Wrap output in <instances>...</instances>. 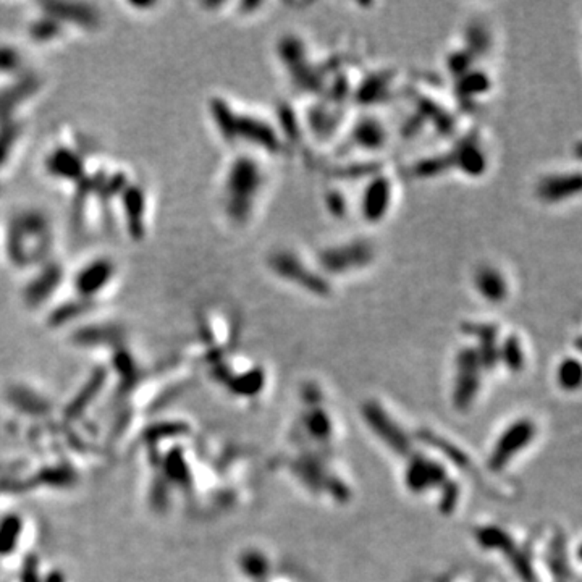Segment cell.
I'll return each instance as SVG.
<instances>
[{"label": "cell", "instance_id": "6da1fadb", "mask_svg": "<svg viewBox=\"0 0 582 582\" xmlns=\"http://www.w3.org/2000/svg\"><path fill=\"white\" fill-rule=\"evenodd\" d=\"M260 186V172L251 161H239L228 175V209L234 217H244L251 211L253 199Z\"/></svg>", "mask_w": 582, "mask_h": 582}, {"label": "cell", "instance_id": "3957f363", "mask_svg": "<svg viewBox=\"0 0 582 582\" xmlns=\"http://www.w3.org/2000/svg\"><path fill=\"white\" fill-rule=\"evenodd\" d=\"M474 287L477 288V293L490 303L502 301L507 296V282H505L502 272L490 265L477 270L474 275Z\"/></svg>", "mask_w": 582, "mask_h": 582}, {"label": "cell", "instance_id": "7a4b0ae2", "mask_svg": "<svg viewBox=\"0 0 582 582\" xmlns=\"http://www.w3.org/2000/svg\"><path fill=\"white\" fill-rule=\"evenodd\" d=\"M579 191V175L576 173L571 177L569 173H553L547 178H544L539 183L537 193L542 201L545 202H560L565 201Z\"/></svg>", "mask_w": 582, "mask_h": 582}, {"label": "cell", "instance_id": "277c9868", "mask_svg": "<svg viewBox=\"0 0 582 582\" xmlns=\"http://www.w3.org/2000/svg\"><path fill=\"white\" fill-rule=\"evenodd\" d=\"M387 199H390V185L385 180H377L366 194L364 212L369 218H379L385 212Z\"/></svg>", "mask_w": 582, "mask_h": 582}, {"label": "cell", "instance_id": "5b68a950", "mask_svg": "<svg viewBox=\"0 0 582 582\" xmlns=\"http://www.w3.org/2000/svg\"><path fill=\"white\" fill-rule=\"evenodd\" d=\"M110 274V267L107 264H96L88 270H84V274L81 275L80 278V288L83 293H94L96 290H99L102 280H107Z\"/></svg>", "mask_w": 582, "mask_h": 582}]
</instances>
